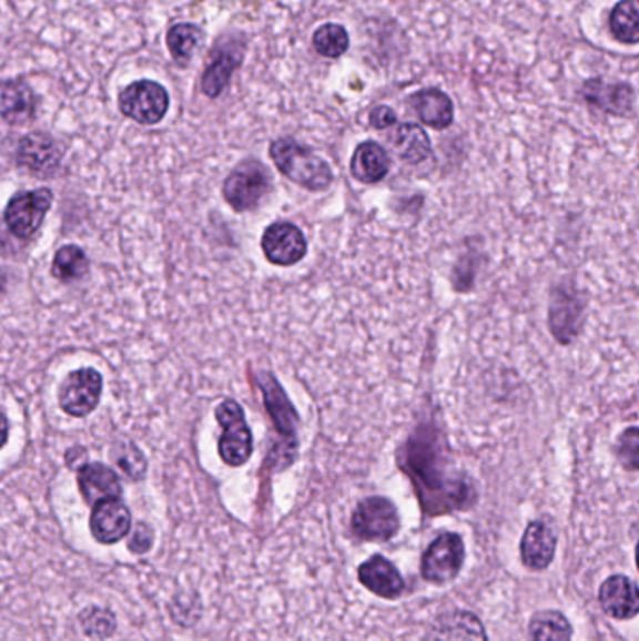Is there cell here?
<instances>
[{
  "label": "cell",
  "instance_id": "9a60e30c",
  "mask_svg": "<svg viewBox=\"0 0 639 641\" xmlns=\"http://www.w3.org/2000/svg\"><path fill=\"white\" fill-rule=\"evenodd\" d=\"M37 113V100L31 87L10 79L0 83V116L12 126H23L31 122Z\"/></svg>",
  "mask_w": 639,
  "mask_h": 641
},
{
  "label": "cell",
  "instance_id": "277c9868",
  "mask_svg": "<svg viewBox=\"0 0 639 641\" xmlns=\"http://www.w3.org/2000/svg\"><path fill=\"white\" fill-rule=\"evenodd\" d=\"M119 108L139 124H156L170 110V94L156 81H135L121 92Z\"/></svg>",
  "mask_w": 639,
  "mask_h": 641
},
{
  "label": "cell",
  "instance_id": "8992f818",
  "mask_svg": "<svg viewBox=\"0 0 639 641\" xmlns=\"http://www.w3.org/2000/svg\"><path fill=\"white\" fill-rule=\"evenodd\" d=\"M271 190V176L257 162H244L224 182V197L236 212L252 211Z\"/></svg>",
  "mask_w": 639,
  "mask_h": 641
},
{
  "label": "cell",
  "instance_id": "cb8c5ba5",
  "mask_svg": "<svg viewBox=\"0 0 639 641\" xmlns=\"http://www.w3.org/2000/svg\"><path fill=\"white\" fill-rule=\"evenodd\" d=\"M579 303L576 298L570 297L568 293L557 291L555 293L554 304H551V312H549V327L554 333L557 342L561 344H570L574 336L578 333L579 319Z\"/></svg>",
  "mask_w": 639,
  "mask_h": 641
},
{
  "label": "cell",
  "instance_id": "4dcf8cb0",
  "mask_svg": "<svg viewBox=\"0 0 639 641\" xmlns=\"http://www.w3.org/2000/svg\"><path fill=\"white\" fill-rule=\"evenodd\" d=\"M81 624H83L87 635L103 640V638L113 634V630H115V618H113L109 611L92 608V610H87L85 613L81 615Z\"/></svg>",
  "mask_w": 639,
  "mask_h": 641
},
{
  "label": "cell",
  "instance_id": "1f68e13d",
  "mask_svg": "<svg viewBox=\"0 0 639 641\" xmlns=\"http://www.w3.org/2000/svg\"><path fill=\"white\" fill-rule=\"evenodd\" d=\"M638 428H628L619 441V456H621L625 467H628L630 471L638 469Z\"/></svg>",
  "mask_w": 639,
  "mask_h": 641
},
{
  "label": "cell",
  "instance_id": "7402d4cb",
  "mask_svg": "<svg viewBox=\"0 0 639 641\" xmlns=\"http://www.w3.org/2000/svg\"><path fill=\"white\" fill-rule=\"evenodd\" d=\"M409 103L418 119L435 130H445L453 124L454 103L443 91L424 89L415 92L409 98Z\"/></svg>",
  "mask_w": 639,
  "mask_h": 641
},
{
  "label": "cell",
  "instance_id": "d6986e66",
  "mask_svg": "<svg viewBox=\"0 0 639 641\" xmlns=\"http://www.w3.org/2000/svg\"><path fill=\"white\" fill-rule=\"evenodd\" d=\"M555 546L557 537L554 529L546 526L544 521H532L525 529L524 540H521V559L527 569H548L554 561Z\"/></svg>",
  "mask_w": 639,
  "mask_h": 641
},
{
  "label": "cell",
  "instance_id": "ac0fdd59",
  "mask_svg": "<svg viewBox=\"0 0 639 641\" xmlns=\"http://www.w3.org/2000/svg\"><path fill=\"white\" fill-rule=\"evenodd\" d=\"M600 604L611 618H636L639 610L638 587L627 576H611L600 589Z\"/></svg>",
  "mask_w": 639,
  "mask_h": 641
},
{
  "label": "cell",
  "instance_id": "30bf717a",
  "mask_svg": "<svg viewBox=\"0 0 639 641\" xmlns=\"http://www.w3.org/2000/svg\"><path fill=\"white\" fill-rule=\"evenodd\" d=\"M263 254L272 265L291 266L304 260L308 254V243L302 231L291 222H276L266 227L261 238Z\"/></svg>",
  "mask_w": 639,
  "mask_h": 641
},
{
  "label": "cell",
  "instance_id": "e0dca14e",
  "mask_svg": "<svg viewBox=\"0 0 639 641\" xmlns=\"http://www.w3.org/2000/svg\"><path fill=\"white\" fill-rule=\"evenodd\" d=\"M211 59L201 87L206 96L216 98L224 92L236 68L241 67L242 48L239 43H222L217 45Z\"/></svg>",
  "mask_w": 639,
  "mask_h": 641
},
{
  "label": "cell",
  "instance_id": "d590c367",
  "mask_svg": "<svg viewBox=\"0 0 639 641\" xmlns=\"http://www.w3.org/2000/svg\"><path fill=\"white\" fill-rule=\"evenodd\" d=\"M8 441V420L2 413H0V448L4 447Z\"/></svg>",
  "mask_w": 639,
  "mask_h": 641
},
{
  "label": "cell",
  "instance_id": "5bb4252c",
  "mask_svg": "<svg viewBox=\"0 0 639 641\" xmlns=\"http://www.w3.org/2000/svg\"><path fill=\"white\" fill-rule=\"evenodd\" d=\"M358 580L381 599H398L404 593V578L383 556L369 557L358 569Z\"/></svg>",
  "mask_w": 639,
  "mask_h": 641
},
{
  "label": "cell",
  "instance_id": "3957f363",
  "mask_svg": "<svg viewBox=\"0 0 639 641\" xmlns=\"http://www.w3.org/2000/svg\"><path fill=\"white\" fill-rule=\"evenodd\" d=\"M216 420L224 428L217 442V452L222 460L231 467L244 466L254 452V437L247 428L242 407L235 399H225L224 404L217 406Z\"/></svg>",
  "mask_w": 639,
  "mask_h": 641
},
{
  "label": "cell",
  "instance_id": "7c38bea8",
  "mask_svg": "<svg viewBox=\"0 0 639 641\" xmlns=\"http://www.w3.org/2000/svg\"><path fill=\"white\" fill-rule=\"evenodd\" d=\"M62 149L48 133H29L18 145V164L37 175H51L59 170Z\"/></svg>",
  "mask_w": 639,
  "mask_h": 641
},
{
  "label": "cell",
  "instance_id": "d4e9b609",
  "mask_svg": "<svg viewBox=\"0 0 639 641\" xmlns=\"http://www.w3.org/2000/svg\"><path fill=\"white\" fill-rule=\"evenodd\" d=\"M394 151L407 164H420L432 154V143L428 133L416 124H402L393 133Z\"/></svg>",
  "mask_w": 639,
  "mask_h": 641
},
{
  "label": "cell",
  "instance_id": "4316f807",
  "mask_svg": "<svg viewBox=\"0 0 639 641\" xmlns=\"http://www.w3.org/2000/svg\"><path fill=\"white\" fill-rule=\"evenodd\" d=\"M638 0H621L609 16V31L622 43L639 42Z\"/></svg>",
  "mask_w": 639,
  "mask_h": 641
},
{
  "label": "cell",
  "instance_id": "f1b7e54d",
  "mask_svg": "<svg viewBox=\"0 0 639 641\" xmlns=\"http://www.w3.org/2000/svg\"><path fill=\"white\" fill-rule=\"evenodd\" d=\"M87 271H89V260H87L85 252L78 248V246L70 244V246H64V248L59 250L54 254L51 274H53L54 278L64 282V284L83 278Z\"/></svg>",
  "mask_w": 639,
  "mask_h": 641
},
{
  "label": "cell",
  "instance_id": "4fadbf2b",
  "mask_svg": "<svg viewBox=\"0 0 639 641\" xmlns=\"http://www.w3.org/2000/svg\"><path fill=\"white\" fill-rule=\"evenodd\" d=\"M132 527V515L119 499L100 501L92 507L91 532L100 545L121 542Z\"/></svg>",
  "mask_w": 639,
  "mask_h": 641
},
{
  "label": "cell",
  "instance_id": "836d02e7",
  "mask_svg": "<svg viewBox=\"0 0 639 641\" xmlns=\"http://www.w3.org/2000/svg\"><path fill=\"white\" fill-rule=\"evenodd\" d=\"M152 537H154V532H152L151 527L141 521V523H138V527L133 529L132 539L128 542V548H130V551H133V553H146V551L152 548Z\"/></svg>",
  "mask_w": 639,
  "mask_h": 641
},
{
  "label": "cell",
  "instance_id": "9c48e42d",
  "mask_svg": "<svg viewBox=\"0 0 639 641\" xmlns=\"http://www.w3.org/2000/svg\"><path fill=\"white\" fill-rule=\"evenodd\" d=\"M102 376L97 369L83 368L72 372L62 383L59 404L62 411L72 417H87L97 409L102 396Z\"/></svg>",
  "mask_w": 639,
  "mask_h": 641
},
{
  "label": "cell",
  "instance_id": "ffe728a7",
  "mask_svg": "<svg viewBox=\"0 0 639 641\" xmlns=\"http://www.w3.org/2000/svg\"><path fill=\"white\" fill-rule=\"evenodd\" d=\"M426 641H486V632L469 611H454L435 621Z\"/></svg>",
  "mask_w": 639,
  "mask_h": 641
},
{
  "label": "cell",
  "instance_id": "d6a6232c",
  "mask_svg": "<svg viewBox=\"0 0 639 641\" xmlns=\"http://www.w3.org/2000/svg\"><path fill=\"white\" fill-rule=\"evenodd\" d=\"M116 464L122 471L126 472L128 477L141 478L145 475L146 461L138 448H126L121 456H116Z\"/></svg>",
  "mask_w": 639,
  "mask_h": 641
},
{
  "label": "cell",
  "instance_id": "2e32d148",
  "mask_svg": "<svg viewBox=\"0 0 639 641\" xmlns=\"http://www.w3.org/2000/svg\"><path fill=\"white\" fill-rule=\"evenodd\" d=\"M78 485L81 496L89 505L108 499H121L122 486L115 471L103 464H87L78 471Z\"/></svg>",
  "mask_w": 639,
  "mask_h": 641
},
{
  "label": "cell",
  "instance_id": "ba28073f",
  "mask_svg": "<svg viewBox=\"0 0 639 641\" xmlns=\"http://www.w3.org/2000/svg\"><path fill=\"white\" fill-rule=\"evenodd\" d=\"M465 559L464 540L456 532H445L429 545L423 557V578L432 583H448L462 570Z\"/></svg>",
  "mask_w": 639,
  "mask_h": 641
},
{
  "label": "cell",
  "instance_id": "f546056e",
  "mask_svg": "<svg viewBox=\"0 0 639 641\" xmlns=\"http://www.w3.org/2000/svg\"><path fill=\"white\" fill-rule=\"evenodd\" d=\"M314 48L326 59H339L349 49V34L342 24H323L315 31Z\"/></svg>",
  "mask_w": 639,
  "mask_h": 641
},
{
  "label": "cell",
  "instance_id": "6da1fadb",
  "mask_svg": "<svg viewBox=\"0 0 639 641\" xmlns=\"http://www.w3.org/2000/svg\"><path fill=\"white\" fill-rule=\"evenodd\" d=\"M402 467L428 515L465 509L473 502L475 491L454 469L445 437L432 424L420 426L402 448Z\"/></svg>",
  "mask_w": 639,
  "mask_h": 641
},
{
  "label": "cell",
  "instance_id": "52a82bcc",
  "mask_svg": "<svg viewBox=\"0 0 639 641\" xmlns=\"http://www.w3.org/2000/svg\"><path fill=\"white\" fill-rule=\"evenodd\" d=\"M51 203H53L51 190L19 192L8 203L7 211H4V224L19 238H32L42 227Z\"/></svg>",
  "mask_w": 639,
  "mask_h": 641
},
{
  "label": "cell",
  "instance_id": "8fae6325",
  "mask_svg": "<svg viewBox=\"0 0 639 641\" xmlns=\"http://www.w3.org/2000/svg\"><path fill=\"white\" fill-rule=\"evenodd\" d=\"M257 387H260L261 393H263L266 411L271 415L277 434L284 436L291 445H295L296 447V424H298V415H296L295 407H293L290 398H287L284 388L280 387L276 377L268 374V372H261L260 376H257Z\"/></svg>",
  "mask_w": 639,
  "mask_h": 641
},
{
  "label": "cell",
  "instance_id": "603a6c76",
  "mask_svg": "<svg viewBox=\"0 0 639 641\" xmlns=\"http://www.w3.org/2000/svg\"><path fill=\"white\" fill-rule=\"evenodd\" d=\"M587 100L611 115H627L632 111L633 91L628 85H609L604 81H589L586 85Z\"/></svg>",
  "mask_w": 639,
  "mask_h": 641
},
{
  "label": "cell",
  "instance_id": "44dd1931",
  "mask_svg": "<svg viewBox=\"0 0 639 641\" xmlns=\"http://www.w3.org/2000/svg\"><path fill=\"white\" fill-rule=\"evenodd\" d=\"M390 171V157L388 152L375 143L364 141L356 146L355 154L351 157V175L363 184H377L383 181Z\"/></svg>",
  "mask_w": 639,
  "mask_h": 641
},
{
  "label": "cell",
  "instance_id": "7a4b0ae2",
  "mask_svg": "<svg viewBox=\"0 0 639 641\" xmlns=\"http://www.w3.org/2000/svg\"><path fill=\"white\" fill-rule=\"evenodd\" d=\"M271 157L282 175L310 192H323L334 181L331 165L323 157L290 138L272 143Z\"/></svg>",
  "mask_w": 639,
  "mask_h": 641
},
{
  "label": "cell",
  "instance_id": "e575fe53",
  "mask_svg": "<svg viewBox=\"0 0 639 641\" xmlns=\"http://www.w3.org/2000/svg\"><path fill=\"white\" fill-rule=\"evenodd\" d=\"M396 121H398V116H396V113H394L390 108H386V105L375 108V110L369 113V124L377 128V130H385V128L394 126Z\"/></svg>",
  "mask_w": 639,
  "mask_h": 641
},
{
  "label": "cell",
  "instance_id": "484cf974",
  "mask_svg": "<svg viewBox=\"0 0 639 641\" xmlns=\"http://www.w3.org/2000/svg\"><path fill=\"white\" fill-rule=\"evenodd\" d=\"M531 641H570L572 627L559 611H540L529 624Z\"/></svg>",
  "mask_w": 639,
  "mask_h": 641
},
{
  "label": "cell",
  "instance_id": "83f0119b",
  "mask_svg": "<svg viewBox=\"0 0 639 641\" xmlns=\"http://www.w3.org/2000/svg\"><path fill=\"white\" fill-rule=\"evenodd\" d=\"M203 42V31L195 24H175L168 32V48L179 64H187Z\"/></svg>",
  "mask_w": 639,
  "mask_h": 641
},
{
  "label": "cell",
  "instance_id": "5b68a950",
  "mask_svg": "<svg viewBox=\"0 0 639 641\" xmlns=\"http://www.w3.org/2000/svg\"><path fill=\"white\" fill-rule=\"evenodd\" d=\"M351 529L363 540L393 539L399 529L398 510L386 497H369L358 502L351 518Z\"/></svg>",
  "mask_w": 639,
  "mask_h": 641
}]
</instances>
